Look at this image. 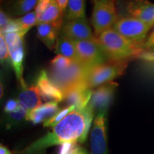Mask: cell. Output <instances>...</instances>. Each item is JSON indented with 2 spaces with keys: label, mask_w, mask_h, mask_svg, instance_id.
<instances>
[{
  "label": "cell",
  "mask_w": 154,
  "mask_h": 154,
  "mask_svg": "<svg viewBox=\"0 0 154 154\" xmlns=\"http://www.w3.org/2000/svg\"><path fill=\"white\" fill-rule=\"evenodd\" d=\"M74 61L71 60L63 56L57 55L51 60V63H50L51 72H59V71L66 69L69 66H70Z\"/></svg>",
  "instance_id": "cb8c5ba5"
},
{
  "label": "cell",
  "mask_w": 154,
  "mask_h": 154,
  "mask_svg": "<svg viewBox=\"0 0 154 154\" xmlns=\"http://www.w3.org/2000/svg\"><path fill=\"white\" fill-rule=\"evenodd\" d=\"M1 90H0V96H1V98H2V96L4 95V86H3V84L1 82Z\"/></svg>",
  "instance_id": "d6a6232c"
},
{
  "label": "cell",
  "mask_w": 154,
  "mask_h": 154,
  "mask_svg": "<svg viewBox=\"0 0 154 154\" xmlns=\"http://www.w3.org/2000/svg\"><path fill=\"white\" fill-rule=\"evenodd\" d=\"M36 86L41 92L42 99L47 102L54 101L59 103L63 101V94L47 75L46 71H42L38 75Z\"/></svg>",
  "instance_id": "5bb4252c"
},
{
  "label": "cell",
  "mask_w": 154,
  "mask_h": 154,
  "mask_svg": "<svg viewBox=\"0 0 154 154\" xmlns=\"http://www.w3.org/2000/svg\"><path fill=\"white\" fill-rule=\"evenodd\" d=\"M13 19L9 15L7 14L4 9H1L0 11V30H1V33H3L6 30L9 24H11Z\"/></svg>",
  "instance_id": "4316f807"
},
{
  "label": "cell",
  "mask_w": 154,
  "mask_h": 154,
  "mask_svg": "<svg viewBox=\"0 0 154 154\" xmlns=\"http://www.w3.org/2000/svg\"><path fill=\"white\" fill-rule=\"evenodd\" d=\"M153 24L130 17L119 18L113 29L133 43L141 47L149 36Z\"/></svg>",
  "instance_id": "5b68a950"
},
{
  "label": "cell",
  "mask_w": 154,
  "mask_h": 154,
  "mask_svg": "<svg viewBox=\"0 0 154 154\" xmlns=\"http://www.w3.org/2000/svg\"><path fill=\"white\" fill-rule=\"evenodd\" d=\"M129 60H112L92 67L88 70L86 83L91 89L113 82L115 79L122 76L126 72Z\"/></svg>",
  "instance_id": "3957f363"
},
{
  "label": "cell",
  "mask_w": 154,
  "mask_h": 154,
  "mask_svg": "<svg viewBox=\"0 0 154 154\" xmlns=\"http://www.w3.org/2000/svg\"><path fill=\"white\" fill-rule=\"evenodd\" d=\"M119 18L130 17L154 25V4L149 0H115Z\"/></svg>",
  "instance_id": "8992f818"
},
{
  "label": "cell",
  "mask_w": 154,
  "mask_h": 154,
  "mask_svg": "<svg viewBox=\"0 0 154 154\" xmlns=\"http://www.w3.org/2000/svg\"><path fill=\"white\" fill-rule=\"evenodd\" d=\"M54 52L57 55L63 56L72 61H79L78 54L74 41L61 33L56 42Z\"/></svg>",
  "instance_id": "d6986e66"
},
{
  "label": "cell",
  "mask_w": 154,
  "mask_h": 154,
  "mask_svg": "<svg viewBox=\"0 0 154 154\" xmlns=\"http://www.w3.org/2000/svg\"><path fill=\"white\" fill-rule=\"evenodd\" d=\"M86 17V0H69L64 13L65 22Z\"/></svg>",
  "instance_id": "44dd1931"
},
{
  "label": "cell",
  "mask_w": 154,
  "mask_h": 154,
  "mask_svg": "<svg viewBox=\"0 0 154 154\" xmlns=\"http://www.w3.org/2000/svg\"><path fill=\"white\" fill-rule=\"evenodd\" d=\"M142 49L143 51L154 52V26L142 46Z\"/></svg>",
  "instance_id": "83f0119b"
},
{
  "label": "cell",
  "mask_w": 154,
  "mask_h": 154,
  "mask_svg": "<svg viewBox=\"0 0 154 154\" xmlns=\"http://www.w3.org/2000/svg\"><path fill=\"white\" fill-rule=\"evenodd\" d=\"M94 116L88 105L83 109H75L58 123L51 132L38 138L19 154H44L48 148L69 142L84 143L87 138Z\"/></svg>",
  "instance_id": "6da1fadb"
},
{
  "label": "cell",
  "mask_w": 154,
  "mask_h": 154,
  "mask_svg": "<svg viewBox=\"0 0 154 154\" xmlns=\"http://www.w3.org/2000/svg\"><path fill=\"white\" fill-rule=\"evenodd\" d=\"M5 1V0H1V3H3Z\"/></svg>",
  "instance_id": "e575fe53"
},
{
  "label": "cell",
  "mask_w": 154,
  "mask_h": 154,
  "mask_svg": "<svg viewBox=\"0 0 154 154\" xmlns=\"http://www.w3.org/2000/svg\"><path fill=\"white\" fill-rule=\"evenodd\" d=\"M42 96L36 85L31 86L29 87L22 88V91L19 94L18 101L24 106L28 112L34 110L42 103Z\"/></svg>",
  "instance_id": "e0dca14e"
},
{
  "label": "cell",
  "mask_w": 154,
  "mask_h": 154,
  "mask_svg": "<svg viewBox=\"0 0 154 154\" xmlns=\"http://www.w3.org/2000/svg\"><path fill=\"white\" fill-rule=\"evenodd\" d=\"M90 69L79 61H74L66 69L59 72H51L50 79L63 94L74 86L85 82Z\"/></svg>",
  "instance_id": "52a82bcc"
},
{
  "label": "cell",
  "mask_w": 154,
  "mask_h": 154,
  "mask_svg": "<svg viewBox=\"0 0 154 154\" xmlns=\"http://www.w3.org/2000/svg\"><path fill=\"white\" fill-rule=\"evenodd\" d=\"M107 57L112 60H130L143 51L141 47L125 38L113 29H108L97 37Z\"/></svg>",
  "instance_id": "7a4b0ae2"
},
{
  "label": "cell",
  "mask_w": 154,
  "mask_h": 154,
  "mask_svg": "<svg viewBox=\"0 0 154 154\" xmlns=\"http://www.w3.org/2000/svg\"><path fill=\"white\" fill-rule=\"evenodd\" d=\"M59 154H88L76 142H69L61 145Z\"/></svg>",
  "instance_id": "d4e9b609"
},
{
  "label": "cell",
  "mask_w": 154,
  "mask_h": 154,
  "mask_svg": "<svg viewBox=\"0 0 154 154\" xmlns=\"http://www.w3.org/2000/svg\"><path fill=\"white\" fill-rule=\"evenodd\" d=\"M91 24L96 37L112 29L119 19L115 0H93Z\"/></svg>",
  "instance_id": "277c9868"
},
{
  "label": "cell",
  "mask_w": 154,
  "mask_h": 154,
  "mask_svg": "<svg viewBox=\"0 0 154 154\" xmlns=\"http://www.w3.org/2000/svg\"><path fill=\"white\" fill-rule=\"evenodd\" d=\"M117 87L118 83L111 82L102 84L93 90L89 105L93 109L94 113H107Z\"/></svg>",
  "instance_id": "30bf717a"
},
{
  "label": "cell",
  "mask_w": 154,
  "mask_h": 154,
  "mask_svg": "<svg viewBox=\"0 0 154 154\" xmlns=\"http://www.w3.org/2000/svg\"><path fill=\"white\" fill-rule=\"evenodd\" d=\"M38 0H8L6 12L10 17H21L35 9Z\"/></svg>",
  "instance_id": "ac0fdd59"
},
{
  "label": "cell",
  "mask_w": 154,
  "mask_h": 154,
  "mask_svg": "<svg viewBox=\"0 0 154 154\" xmlns=\"http://www.w3.org/2000/svg\"><path fill=\"white\" fill-rule=\"evenodd\" d=\"M137 58L146 63L154 64V52L152 51H143L138 56Z\"/></svg>",
  "instance_id": "f546056e"
},
{
  "label": "cell",
  "mask_w": 154,
  "mask_h": 154,
  "mask_svg": "<svg viewBox=\"0 0 154 154\" xmlns=\"http://www.w3.org/2000/svg\"><path fill=\"white\" fill-rule=\"evenodd\" d=\"M21 103H19L18 100L10 99L7 102L5 106V111L7 113H11L15 112L19 109Z\"/></svg>",
  "instance_id": "f1b7e54d"
},
{
  "label": "cell",
  "mask_w": 154,
  "mask_h": 154,
  "mask_svg": "<svg viewBox=\"0 0 154 154\" xmlns=\"http://www.w3.org/2000/svg\"><path fill=\"white\" fill-rule=\"evenodd\" d=\"M59 111L57 102L49 101L28 113L26 120L30 121L34 124L45 122Z\"/></svg>",
  "instance_id": "2e32d148"
},
{
  "label": "cell",
  "mask_w": 154,
  "mask_h": 154,
  "mask_svg": "<svg viewBox=\"0 0 154 154\" xmlns=\"http://www.w3.org/2000/svg\"><path fill=\"white\" fill-rule=\"evenodd\" d=\"M63 24V22L42 23L36 26L37 37L49 49H54Z\"/></svg>",
  "instance_id": "9a60e30c"
},
{
  "label": "cell",
  "mask_w": 154,
  "mask_h": 154,
  "mask_svg": "<svg viewBox=\"0 0 154 154\" xmlns=\"http://www.w3.org/2000/svg\"><path fill=\"white\" fill-rule=\"evenodd\" d=\"M9 49V60L14 69L17 80L22 88H26L23 72H24V37L16 32H10L4 34Z\"/></svg>",
  "instance_id": "ba28073f"
},
{
  "label": "cell",
  "mask_w": 154,
  "mask_h": 154,
  "mask_svg": "<svg viewBox=\"0 0 154 154\" xmlns=\"http://www.w3.org/2000/svg\"><path fill=\"white\" fill-rule=\"evenodd\" d=\"M15 21L19 26L18 34L23 37L33 26H37L38 24L35 11H32L24 16L15 19Z\"/></svg>",
  "instance_id": "7402d4cb"
},
{
  "label": "cell",
  "mask_w": 154,
  "mask_h": 154,
  "mask_svg": "<svg viewBox=\"0 0 154 154\" xmlns=\"http://www.w3.org/2000/svg\"><path fill=\"white\" fill-rule=\"evenodd\" d=\"M0 59H1L2 64L10 63L8 47H7L5 36L1 33H0Z\"/></svg>",
  "instance_id": "484cf974"
},
{
  "label": "cell",
  "mask_w": 154,
  "mask_h": 154,
  "mask_svg": "<svg viewBox=\"0 0 154 154\" xmlns=\"http://www.w3.org/2000/svg\"><path fill=\"white\" fill-rule=\"evenodd\" d=\"M37 18L38 24L63 22L64 14L61 11L57 0H51L47 8Z\"/></svg>",
  "instance_id": "ffe728a7"
},
{
  "label": "cell",
  "mask_w": 154,
  "mask_h": 154,
  "mask_svg": "<svg viewBox=\"0 0 154 154\" xmlns=\"http://www.w3.org/2000/svg\"><path fill=\"white\" fill-rule=\"evenodd\" d=\"M60 33L74 41L97 39V37L92 32L86 17L65 22Z\"/></svg>",
  "instance_id": "7c38bea8"
},
{
  "label": "cell",
  "mask_w": 154,
  "mask_h": 154,
  "mask_svg": "<svg viewBox=\"0 0 154 154\" xmlns=\"http://www.w3.org/2000/svg\"><path fill=\"white\" fill-rule=\"evenodd\" d=\"M0 154H11V152L7 148H6L5 146L1 144V146H0Z\"/></svg>",
  "instance_id": "1f68e13d"
},
{
  "label": "cell",
  "mask_w": 154,
  "mask_h": 154,
  "mask_svg": "<svg viewBox=\"0 0 154 154\" xmlns=\"http://www.w3.org/2000/svg\"><path fill=\"white\" fill-rule=\"evenodd\" d=\"M76 109V108L74 106H66L63 109L59 110L58 112L56 113L54 116H53L51 119H49V120L44 123V127H54L58 123H59L60 121L65 118L69 113L72 112L73 111H74Z\"/></svg>",
  "instance_id": "603a6c76"
},
{
  "label": "cell",
  "mask_w": 154,
  "mask_h": 154,
  "mask_svg": "<svg viewBox=\"0 0 154 154\" xmlns=\"http://www.w3.org/2000/svg\"><path fill=\"white\" fill-rule=\"evenodd\" d=\"M74 42L79 61L84 66L92 68L109 60L98 38L96 40H82Z\"/></svg>",
  "instance_id": "9c48e42d"
},
{
  "label": "cell",
  "mask_w": 154,
  "mask_h": 154,
  "mask_svg": "<svg viewBox=\"0 0 154 154\" xmlns=\"http://www.w3.org/2000/svg\"><path fill=\"white\" fill-rule=\"evenodd\" d=\"M44 1H47V0H38V2H44Z\"/></svg>",
  "instance_id": "836d02e7"
},
{
  "label": "cell",
  "mask_w": 154,
  "mask_h": 154,
  "mask_svg": "<svg viewBox=\"0 0 154 154\" xmlns=\"http://www.w3.org/2000/svg\"><path fill=\"white\" fill-rule=\"evenodd\" d=\"M57 2L58 5H59V7H60L61 11H62V13L64 14L69 0H57Z\"/></svg>",
  "instance_id": "4dcf8cb0"
},
{
  "label": "cell",
  "mask_w": 154,
  "mask_h": 154,
  "mask_svg": "<svg viewBox=\"0 0 154 154\" xmlns=\"http://www.w3.org/2000/svg\"><path fill=\"white\" fill-rule=\"evenodd\" d=\"M106 113H99L94 119L90 138L91 154H107Z\"/></svg>",
  "instance_id": "8fae6325"
},
{
  "label": "cell",
  "mask_w": 154,
  "mask_h": 154,
  "mask_svg": "<svg viewBox=\"0 0 154 154\" xmlns=\"http://www.w3.org/2000/svg\"><path fill=\"white\" fill-rule=\"evenodd\" d=\"M15 154H19V153H15Z\"/></svg>",
  "instance_id": "d590c367"
},
{
  "label": "cell",
  "mask_w": 154,
  "mask_h": 154,
  "mask_svg": "<svg viewBox=\"0 0 154 154\" xmlns=\"http://www.w3.org/2000/svg\"><path fill=\"white\" fill-rule=\"evenodd\" d=\"M93 89L89 88L86 81L76 84L63 93V101L67 106H74L76 109H83L89 103Z\"/></svg>",
  "instance_id": "4fadbf2b"
}]
</instances>
